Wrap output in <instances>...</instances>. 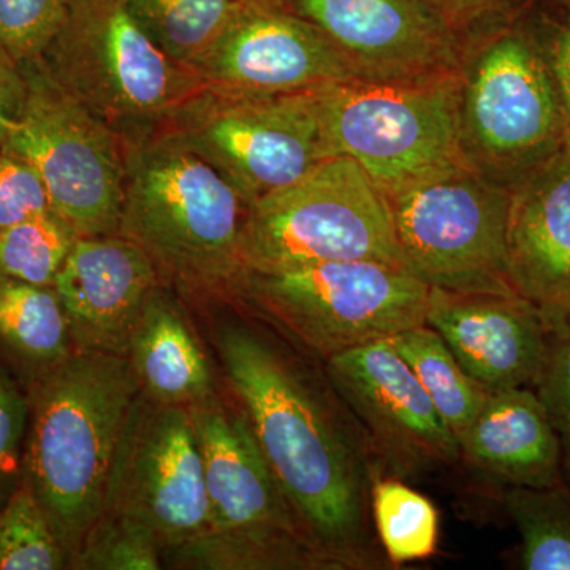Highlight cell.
<instances>
[{
	"mask_svg": "<svg viewBox=\"0 0 570 570\" xmlns=\"http://www.w3.org/2000/svg\"><path fill=\"white\" fill-rule=\"evenodd\" d=\"M326 376L393 478H419L461 459L459 438L389 340L332 356Z\"/></svg>",
	"mask_w": 570,
	"mask_h": 570,
	"instance_id": "5bb4252c",
	"label": "cell"
},
{
	"mask_svg": "<svg viewBox=\"0 0 570 570\" xmlns=\"http://www.w3.org/2000/svg\"><path fill=\"white\" fill-rule=\"evenodd\" d=\"M190 71L202 88L243 96L317 92L363 80L316 24L279 0H243Z\"/></svg>",
	"mask_w": 570,
	"mask_h": 570,
	"instance_id": "9a60e30c",
	"label": "cell"
},
{
	"mask_svg": "<svg viewBox=\"0 0 570 570\" xmlns=\"http://www.w3.org/2000/svg\"><path fill=\"white\" fill-rule=\"evenodd\" d=\"M225 377L253 426L277 485L332 569H371L374 469L358 425L298 360L253 326L217 328Z\"/></svg>",
	"mask_w": 570,
	"mask_h": 570,
	"instance_id": "6da1fadb",
	"label": "cell"
},
{
	"mask_svg": "<svg viewBox=\"0 0 570 570\" xmlns=\"http://www.w3.org/2000/svg\"><path fill=\"white\" fill-rule=\"evenodd\" d=\"M52 77L116 134L148 137L202 88L134 17L126 0H69L41 56ZM124 141V140H122Z\"/></svg>",
	"mask_w": 570,
	"mask_h": 570,
	"instance_id": "8992f818",
	"label": "cell"
},
{
	"mask_svg": "<svg viewBox=\"0 0 570 570\" xmlns=\"http://www.w3.org/2000/svg\"><path fill=\"white\" fill-rule=\"evenodd\" d=\"M371 517L382 550L393 564L426 560L436 551V508L400 479L374 478Z\"/></svg>",
	"mask_w": 570,
	"mask_h": 570,
	"instance_id": "484cf974",
	"label": "cell"
},
{
	"mask_svg": "<svg viewBox=\"0 0 570 570\" xmlns=\"http://www.w3.org/2000/svg\"><path fill=\"white\" fill-rule=\"evenodd\" d=\"M69 0H0V47L18 63L41 58L61 31Z\"/></svg>",
	"mask_w": 570,
	"mask_h": 570,
	"instance_id": "f546056e",
	"label": "cell"
},
{
	"mask_svg": "<svg viewBox=\"0 0 570 570\" xmlns=\"http://www.w3.org/2000/svg\"><path fill=\"white\" fill-rule=\"evenodd\" d=\"M230 292L326 362L425 325L431 287L403 266L340 261L243 272Z\"/></svg>",
	"mask_w": 570,
	"mask_h": 570,
	"instance_id": "52a82bcc",
	"label": "cell"
},
{
	"mask_svg": "<svg viewBox=\"0 0 570 570\" xmlns=\"http://www.w3.org/2000/svg\"><path fill=\"white\" fill-rule=\"evenodd\" d=\"M140 392L127 356L77 348L28 392L22 482L70 564L102 515L124 423Z\"/></svg>",
	"mask_w": 570,
	"mask_h": 570,
	"instance_id": "7a4b0ae2",
	"label": "cell"
},
{
	"mask_svg": "<svg viewBox=\"0 0 570 570\" xmlns=\"http://www.w3.org/2000/svg\"><path fill=\"white\" fill-rule=\"evenodd\" d=\"M504 504L521 539L527 570H570V489L509 487Z\"/></svg>",
	"mask_w": 570,
	"mask_h": 570,
	"instance_id": "d4e9b609",
	"label": "cell"
},
{
	"mask_svg": "<svg viewBox=\"0 0 570 570\" xmlns=\"http://www.w3.org/2000/svg\"><path fill=\"white\" fill-rule=\"evenodd\" d=\"M28 425V392L0 367V505L21 485Z\"/></svg>",
	"mask_w": 570,
	"mask_h": 570,
	"instance_id": "4dcf8cb0",
	"label": "cell"
},
{
	"mask_svg": "<svg viewBox=\"0 0 570 570\" xmlns=\"http://www.w3.org/2000/svg\"><path fill=\"white\" fill-rule=\"evenodd\" d=\"M460 115L468 159L493 181H519L568 135L550 62L517 32L489 41L461 75Z\"/></svg>",
	"mask_w": 570,
	"mask_h": 570,
	"instance_id": "7c38bea8",
	"label": "cell"
},
{
	"mask_svg": "<svg viewBox=\"0 0 570 570\" xmlns=\"http://www.w3.org/2000/svg\"><path fill=\"white\" fill-rule=\"evenodd\" d=\"M242 261L243 272L340 261L407 268L387 197L346 156L247 206Z\"/></svg>",
	"mask_w": 570,
	"mask_h": 570,
	"instance_id": "ba28073f",
	"label": "cell"
},
{
	"mask_svg": "<svg viewBox=\"0 0 570 570\" xmlns=\"http://www.w3.org/2000/svg\"><path fill=\"white\" fill-rule=\"evenodd\" d=\"M127 358L142 395L156 403L189 407L216 393L204 348L160 287L142 311Z\"/></svg>",
	"mask_w": 570,
	"mask_h": 570,
	"instance_id": "44dd1931",
	"label": "cell"
},
{
	"mask_svg": "<svg viewBox=\"0 0 570 570\" xmlns=\"http://www.w3.org/2000/svg\"><path fill=\"white\" fill-rule=\"evenodd\" d=\"M124 164L119 235L145 250L160 281L230 292L243 273L238 190L167 130L124 145Z\"/></svg>",
	"mask_w": 570,
	"mask_h": 570,
	"instance_id": "3957f363",
	"label": "cell"
},
{
	"mask_svg": "<svg viewBox=\"0 0 570 570\" xmlns=\"http://www.w3.org/2000/svg\"><path fill=\"white\" fill-rule=\"evenodd\" d=\"M389 341L460 441L478 419L490 392L469 376L445 341L431 326H414Z\"/></svg>",
	"mask_w": 570,
	"mask_h": 570,
	"instance_id": "603a6c76",
	"label": "cell"
},
{
	"mask_svg": "<svg viewBox=\"0 0 570 570\" xmlns=\"http://www.w3.org/2000/svg\"><path fill=\"white\" fill-rule=\"evenodd\" d=\"M508 269L549 330L570 317V141L509 187Z\"/></svg>",
	"mask_w": 570,
	"mask_h": 570,
	"instance_id": "d6986e66",
	"label": "cell"
},
{
	"mask_svg": "<svg viewBox=\"0 0 570 570\" xmlns=\"http://www.w3.org/2000/svg\"><path fill=\"white\" fill-rule=\"evenodd\" d=\"M460 448L472 466L508 489L562 483L560 438L534 389L490 392Z\"/></svg>",
	"mask_w": 570,
	"mask_h": 570,
	"instance_id": "ffe728a7",
	"label": "cell"
},
{
	"mask_svg": "<svg viewBox=\"0 0 570 570\" xmlns=\"http://www.w3.org/2000/svg\"><path fill=\"white\" fill-rule=\"evenodd\" d=\"M333 156H346L387 195L472 165L461 137V75L354 80L316 92Z\"/></svg>",
	"mask_w": 570,
	"mask_h": 570,
	"instance_id": "5b68a950",
	"label": "cell"
},
{
	"mask_svg": "<svg viewBox=\"0 0 570 570\" xmlns=\"http://www.w3.org/2000/svg\"><path fill=\"white\" fill-rule=\"evenodd\" d=\"M441 3L450 7V9H472V7L479 6L483 0H439Z\"/></svg>",
	"mask_w": 570,
	"mask_h": 570,
	"instance_id": "d590c367",
	"label": "cell"
},
{
	"mask_svg": "<svg viewBox=\"0 0 570 570\" xmlns=\"http://www.w3.org/2000/svg\"><path fill=\"white\" fill-rule=\"evenodd\" d=\"M363 80L412 81L459 71L444 22L417 0H295Z\"/></svg>",
	"mask_w": 570,
	"mask_h": 570,
	"instance_id": "2e32d148",
	"label": "cell"
},
{
	"mask_svg": "<svg viewBox=\"0 0 570 570\" xmlns=\"http://www.w3.org/2000/svg\"><path fill=\"white\" fill-rule=\"evenodd\" d=\"M51 209L47 187L31 165L0 151V230Z\"/></svg>",
	"mask_w": 570,
	"mask_h": 570,
	"instance_id": "d6a6232c",
	"label": "cell"
},
{
	"mask_svg": "<svg viewBox=\"0 0 570 570\" xmlns=\"http://www.w3.org/2000/svg\"><path fill=\"white\" fill-rule=\"evenodd\" d=\"M78 235L58 213L48 212L0 230V275L52 287Z\"/></svg>",
	"mask_w": 570,
	"mask_h": 570,
	"instance_id": "83f0119b",
	"label": "cell"
},
{
	"mask_svg": "<svg viewBox=\"0 0 570 570\" xmlns=\"http://www.w3.org/2000/svg\"><path fill=\"white\" fill-rule=\"evenodd\" d=\"M204 460L209 530L165 553L187 569H332L277 485L243 407L213 393L187 407Z\"/></svg>",
	"mask_w": 570,
	"mask_h": 570,
	"instance_id": "277c9868",
	"label": "cell"
},
{
	"mask_svg": "<svg viewBox=\"0 0 570 570\" xmlns=\"http://www.w3.org/2000/svg\"><path fill=\"white\" fill-rule=\"evenodd\" d=\"M73 351L55 288L0 275V367L29 392Z\"/></svg>",
	"mask_w": 570,
	"mask_h": 570,
	"instance_id": "7402d4cb",
	"label": "cell"
},
{
	"mask_svg": "<svg viewBox=\"0 0 570 570\" xmlns=\"http://www.w3.org/2000/svg\"><path fill=\"white\" fill-rule=\"evenodd\" d=\"M164 564V547L140 521L105 510L82 540L71 569L157 570Z\"/></svg>",
	"mask_w": 570,
	"mask_h": 570,
	"instance_id": "f1b7e54d",
	"label": "cell"
},
{
	"mask_svg": "<svg viewBox=\"0 0 570 570\" xmlns=\"http://www.w3.org/2000/svg\"><path fill=\"white\" fill-rule=\"evenodd\" d=\"M26 100V80L20 63L0 47V149L20 121Z\"/></svg>",
	"mask_w": 570,
	"mask_h": 570,
	"instance_id": "836d02e7",
	"label": "cell"
},
{
	"mask_svg": "<svg viewBox=\"0 0 570 570\" xmlns=\"http://www.w3.org/2000/svg\"><path fill=\"white\" fill-rule=\"evenodd\" d=\"M550 67L560 92L562 110H564L566 130H568L566 141H570V13L564 28L554 41Z\"/></svg>",
	"mask_w": 570,
	"mask_h": 570,
	"instance_id": "e575fe53",
	"label": "cell"
},
{
	"mask_svg": "<svg viewBox=\"0 0 570 570\" xmlns=\"http://www.w3.org/2000/svg\"><path fill=\"white\" fill-rule=\"evenodd\" d=\"M535 392L560 438L562 468L570 474V317L550 328V348Z\"/></svg>",
	"mask_w": 570,
	"mask_h": 570,
	"instance_id": "1f68e13d",
	"label": "cell"
},
{
	"mask_svg": "<svg viewBox=\"0 0 570 570\" xmlns=\"http://www.w3.org/2000/svg\"><path fill=\"white\" fill-rule=\"evenodd\" d=\"M165 130L212 164L249 206L333 156L316 92L243 96L200 88Z\"/></svg>",
	"mask_w": 570,
	"mask_h": 570,
	"instance_id": "30bf717a",
	"label": "cell"
},
{
	"mask_svg": "<svg viewBox=\"0 0 570 570\" xmlns=\"http://www.w3.org/2000/svg\"><path fill=\"white\" fill-rule=\"evenodd\" d=\"M409 272L460 294L517 295L508 269L509 187L474 165L387 195Z\"/></svg>",
	"mask_w": 570,
	"mask_h": 570,
	"instance_id": "8fae6325",
	"label": "cell"
},
{
	"mask_svg": "<svg viewBox=\"0 0 570 570\" xmlns=\"http://www.w3.org/2000/svg\"><path fill=\"white\" fill-rule=\"evenodd\" d=\"M26 100L2 153L39 174L52 212L78 236L118 235L124 204V141L52 77L43 58L20 63Z\"/></svg>",
	"mask_w": 570,
	"mask_h": 570,
	"instance_id": "9c48e42d",
	"label": "cell"
},
{
	"mask_svg": "<svg viewBox=\"0 0 570 570\" xmlns=\"http://www.w3.org/2000/svg\"><path fill=\"white\" fill-rule=\"evenodd\" d=\"M70 558L50 517L21 482L0 505V570H58Z\"/></svg>",
	"mask_w": 570,
	"mask_h": 570,
	"instance_id": "4316f807",
	"label": "cell"
},
{
	"mask_svg": "<svg viewBox=\"0 0 570 570\" xmlns=\"http://www.w3.org/2000/svg\"><path fill=\"white\" fill-rule=\"evenodd\" d=\"M160 283L151 258L126 236H78L52 284L73 347L127 356Z\"/></svg>",
	"mask_w": 570,
	"mask_h": 570,
	"instance_id": "e0dca14e",
	"label": "cell"
},
{
	"mask_svg": "<svg viewBox=\"0 0 570 570\" xmlns=\"http://www.w3.org/2000/svg\"><path fill=\"white\" fill-rule=\"evenodd\" d=\"M105 510L140 521L164 551L209 530L204 460L189 409L138 393L116 450Z\"/></svg>",
	"mask_w": 570,
	"mask_h": 570,
	"instance_id": "4fadbf2b",
	"label": "cell"
},
{
	"mask_svg": "<svg viewBox=\"0 0 570 570\" xmlns=\"http://www.w3.org/2000/svg\"><path fill=\"white\" fill-rule=\"evenodd\" d=\"M426 325L487 392L538 387L549 356L550 330L538 307L520 295L431 287Z\"/></svg>",
	"mask_w": 570,
	"mask_h": 570,
	"instance_id": "ac0fdd59",
	"label": "cell"
},
{
	"mask_svg": "<svg viewBox=\"0 0 570 570\" xmlns=\"http://www.w3.org/2000/svg\"><path fill=\"white\" fill-rule=\"evenodd\" d=\"M243 0H126L149 36L171 59L194 66L235 17Z\"/></svg>",
	"mask_w": 570,
	"mask_h": 570,
	"instance_id": "cb8c5ba5",
	"label": "cell"
}]
</instances>
